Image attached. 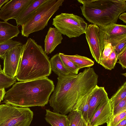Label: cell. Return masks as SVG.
I'll list each match as a JSON object with an SVG mask.
<instances>
[{"mask_svg":"<svg viewBox=\"0 0 126 126\" xmlns=\"http://www.w3.org/2000/svg\"><path fill=\"white\" fill-rule=\"evenodd\" d=\"M126 118L123 120L116 126H126Z\"/></svg>","mask_w":126,"mask_h":126,"instance_id":"obj_34","label":"cell"},{"mask_svg":"<svg viewBox=\"0 0 126 126\" xmlns=\"http://www.w3.org/2000/svg\"><path fill=\"white\" fill-rule=\"evenodd\" d=\"M109 99L102 102L88 122L89 126H99L107 123L111 116Z\"/></svg>","mask_w":126,"mask_h":126,"instance_id":"obj_12","label":"cell"},{"mask_svg":"<svg viewBox=\"0 0 126 126\" xmlns=\"http://www.w3.org/2000/svg\"><path fill=\"white\" fill-rule=\"evenodd\" d=\"M92 91L82 101L78 110L81 111L83 118L88 123V115L89 108V102L92 94Z\"/></svg>","mask_w":126,"mask_h":126,"instance_id":"obj_26","label":"cell"},{"mask_svg":"<svg viewBox=\"0 0 126 126\" xmlns=\"http://www.w3.org/2000/svg\"><path fill=\"white\" fill-rule=\"evenodd\" d=\"M114 49L113 47L110 43H109L105 45L102 53V58L104 59L107 58Z\"/></svg>","mask_w":126,"mask_h":126,"instance_id":"obj_31","label":"cell"},{"mask_svg":"<svg viewBox=\"0 0 126 126\" xmlns=\"http://www.w3.org/2000/svg\"><path fill=\"white\" fill-rule=\"evenodd\" d=\"M109 99L104 87L96 85L92 91L89 100L88 122L101 104Z\"/></svg>","mask_w":126,"mask_h":126,"instance_id":"obj_13","label":"cell"},{"mask_svg":"<svg viewBox=\"0 0 126 126\" xmlns=\"http://www.w3.org/2000/svg\"><path fill=\"white\" fill-rule=\"evenodd\" d=\"M59 54L64 67L70 75H77L80 69L64 53H59Z\"/></svg>","mask_w":126,"mask_h":126,"instance_id":"obj_22","label":"cell"},{"mask_svg":"<svg viewBox=\"0 0 126 126\" xmlns=\"http://www.w3.org/2000/svg\"><path fill=\"white\" fill-rule=\"evenodd\" d=\"M6 92L4 88L0 89V98L4 97Z\"/></svg>","mask_w":126,"mask_h":126,"instance_id":"obj_35","label":"cell"},{"mask_svg":"<svg viewBox=\"0 0 126 126\" xmlns=\"http://www.w3.org/2000/svg\"><path fill=\"white\" fill-rule=\"evenodd\" d=\"M77 126H89L88 123L84 119L83 117L80 121Z\"/></svg>","mask_w":126,"mask_h":126,"instance_id":"obj_32","label":"cell"},{"mask_svg":"<svg viewBox=\"0 0 126 126\" xmlns=\"http://www.w3.org/2000/svg\"><path fill=\"white\" fill-rule=\"evenodd\" d=\"M126 73H125L122 74L123 75L125 76V77H126Z\"/></svg>","mask_w":126,"mask_h":126,"instance_id":"obj_39","label":"cell"},{"mask_svg":"<svg viewBox=\"0 0 126 126\" xmlns=\"http://www.w3.org/2000/svg\"><path fill=\"white\" fill-rule=\"evenodd\" d=\"M126 109V97L112 109V116L115 115Z\"/></svg>","mask_w":126,"mask_h":126,"instance_id":"obj_29","label":"cell"},{"mask_svg":"<svg viewBox=\"0 0 126 126\" xmlns=\"http://www.w3.org/2000/svg\"><path fill=\"white\" fill-rule=\"evenodd\" d=\"M120 19L122 20L123 22L126 24V12L123 13L121 14L119 17Z\"/></svg>","mask_w":126,"mask_h":126,"instance_id":"obj_33","label":"cell"},{"mask_svg":"<svg viewBox=\"0 0 126 126\" xmlns=\"http://www.w3.org/2000/svg\"><path fill=\"white\" fill-rule=\"evenodd\" d=\"M19 33L17 26L13 25L6 21H0V43L17 37Z\"/></svg>","mask_w":126,"mask_h":126,"instance_id":"obj_15","label":"cell"},{"mask_svg":"<svg viewBox=\"0 0 126 126\" xmlns=\"http://www.w3.org/2000/svg\"><path fill=\"white\" fill-rule=\"evenodd\" d=\"M63 39L62 33L55 28L50 27L44 40V51L47 54L51 53Z\"/></svg>","mask_w":126,"mask_h":126,"instance_id":"obj_14","label":"cell"},{"mask_svg":"<svg viewBox=\"0 0 126 126\" xmlns=\"http://www.w3.org/2000/svg\"><path fill=\"white\" fill-rule=\"evenodd\" d=\"M3 97H2L0 98V104L2 101L3 100Z\"/></svg>","mask_w":126,"mask_h":126,"instance_id":"obj_38","label":"cell"},{"mask_svg":"<svg viewBox=\"0 0 126 126\" xmlns=\"http://www.w3.org/2000/svg\"><path fill=\"white\" fill-rule=\"evenodd\" d=\"M23 50V45L17 46L6 52L3 60L2 72L7 76L15 78L19 68Z\"/></svg>","mask_w":126,"mask_h":126,"instance_id":"obj_9","label":"cell"},{"mask_svg":"<svg viewBox=\"0 0 126 126\" xmlns=\"http://www.w3.org/2000/svg\"><path fill=\"white\" fill-rule=\"evenodd\" d=\"M99 32V27L92 24L87 26L85 33L91 54L95 61L99 64L102 58Z\"/></svg>","mask_w":126,"mask_h":126,"instance_id":"obj_11","label":"cell"},{"mask_svg":"<svg viewBox=\"0 0 126 126\" xmlns=\"http://www.w3.org/2000/svg\"><path fill=\"white\" fill-rule=\"evenodd\" d=\"M54 89L53 81L47 77L16 82L6 92L3 103L24 108L43 107Z\"/></svg>","mask_w":126,"mask_h":126,"instance_id":"obj_2","label":"cell"},{"mask_svg":"<svg viewBox=\"0 0 126 126\" xmlns=\"http://www.w3.org/2000/svg\"><path fill=\"white\" fill-rule=\"evenodd\" d=\"M46 0H33L15 19L17 26H21L30 17L33 13Z\"/></svg>","mask_w":126,"mask_h":126,"instance_id":"obj_17","label":"cell"},{"mask_svg":"<svg viewBox=\"0 0 126 126\" xmlns=\"http://www.w3.org/2000/svg\"><path fill=\"white\" fill-rule=\"evenodd\" d=\"M10 0H0V9H1L2 5L6 3Z\"/></svg>","mask_w":126,"mask_h":126,"instance_id":"obj_36","label":"cell"},{"mask_svg":"<svg viewBox=\"0 0 126 126\" xmlns=\"http://www.w3.org/2000/svg\"><path fill=\"white\" fill-rule=\"evenodd\" d=\"M67 117L69 121L68 126H77L83 116L81 111L75 110L70 112Z\"/></svg>","mask_w":126,"mask_h":126,"instance_id":"obj_23","label":"cell"},{"mask_svg":"<svg viewBox=\"0 0 126 126\" xmlns=\"http://www.w3.org/2000/svg\"><path fill=\"white\" fill-rule=\"evenodd\" d=\"M45 119L52 126H68L67 116L46 110Z\"/></svg>","mask_w":126,"mask_h":126,"instance_id":"obj_16","label":"cell"},{"mask_svg":"<svg viewBox=\"0 0 126 126\" xmlns=\"http://www.w3.org/2000/svg\"><path fill=\"white\" fill-rule=\"evenodd\" d=\"M2 72V70L1 68V65L0 62V73Z\"/></svg>","mask_w":126,"mask_h":126,"instance_id":"obj_37","label":"cell"},{"mask_svg":"<svg viewBox=\"0 0 126 126\" xmlns=\"http://www.w3.org/2000/svg\"><path fill=\"white\" fill-rule=\"evenodd\" d=\"M126 97V82H125L109 99L111 109Z\"/></svg>","mask_w":126,"mask_h":126,"instance_id":"obj_20","label":"cell"},{"mask_svg":"<svg viewBox=\"0 0 126 126\" xmlns=\"http://www.w3.org/2000/svg\"><path fill=\"white\" fill-rule=\"evenodd\" d=\"M82 15L99 27L116 24L120 15L126 11V0H78Z\"/></svg>","mask_w":126,"mask_h":126,"instance_id":"obj_4","label":"cell"},{"mask_svg":"<svg viewBox=\"0 0 126 126\" xmlns=\"http://www.w3.org/2000/svg\"><path fill=\"white\" fill-rule=\"evenodd\" d=\"M64 1V0H46L21 25L22 35L28 37L31 33L43 30Z\"/></svg>","mask_w":126,"mask_h":126,"instance_id":"obj_5","label":"cell"},{"mask_svg":"<svg viewBox=\"0 0 126 126\" xmlns=\"http://www.w3.org/2000/svg\"><path fill=\"white\" fill-rule=\"evenodd\" d=\"M99 34L102 52L106 44H112L126 38V26L114 24L99 27Z\"/></svg>","mask_w":126,"mask_h":126,"instance_id":"obj_8","label":"cell"},{"mask_svg":"<svg viewBox=\"0 0 126 126\" xmlns=\"http://www.w3.org/2000/svg\"><path fill=\"white\" fill-rule=\"evenodd\" d=\"M118 57L114 49L107 58L104 59L102 58L99 64L105 69L111 70L114 68L117 62Z\"/></svg>","mask_w":126,"mask_h":126,"instance_id":"obj_21","label":"cell"},{"mask_svg":"<svg viewBox=\"0 0 126 126\" xmlns=\"http://www.w3.org/2000/svg\"><path fill=\"white\" fill-rule=\"evenodd\" d=\"M23 50L15 78L24 81L47 77L51 73L49 57L42 46L33 39H28Z\"/></svg>","mask_w":126,"mask_h":126,"instance_id":"obj_3","label":"cell"},{"mask_svg":"<svg viewBox=\"0 0 126 126\" xmlns=\"http://www.w3.org/2000/svg\"><path fill=\"white\" fill-rule=\"evenodd\" d=\"M58 76L57 85L49 102L53 112L66 115L78 110L83 100L97 85L98 77L91 67L77 75Z\"/></svg>","mask_w":126,"mask_h":126,"instance_id":"obj_1","label":"cell"},{"mask_svg":"<svg viewBox=\"0 0 126 126\" xmlns=\"http://www.w3.org/2000/svg\"><path fill=\"white\" fill-rule=\"evenodd\" d=\"M126 118V109L117 114L111 116L107 123V126H116L121 121Z\"/></svg>","mask_w":126,"mask_h":126,"instance_id":"obj_27","label":"cell"},{"mask_svg":"<svg viewBox=\"0 0 126 126\" xmlns=\"http://www.w3.org/2000/svg\"><path fill=\"white\" fill-rule=\"evenodd\" d=\"M22 44V43L19 42L12 39L0 43L1 59H2V56L6 52L15 47Z\"/></svg>","mask_w":126,"mask_h":126,"instance_id":"obj_24","label":"cell"},{"mask_svg":"<svg viewBox=\"0 0 126 126\" xmlns=\"http://www.w3.org/2000/svg\"><path fill=\"white\" fill-rule=\"evenodd\" d=\"M33 112L29 108L0 105V126H30Z\"/></svg>","mask_w":126,"mask_h":126,"instance_id":"obj_6","label":"cell"},{"mask_svg":"<svg viewBox=\"0 0 126 126\" xmlns=\"http://www.w3.org/2000/svg\"><path fill=\"white\" fill-rule=\"evenodd\" d=\"M65 55L79 69L84 67H91L94 64V62L92 60L85 56L77 54L74 55Z\"/></svg>","mask_w":126,"mask_h":126,"instance_id":"obj_19","label":"cell"},{"mask_svg":"<svg viewBox=\"0 0 126 126\" xmlns=\"http://www.w3.org/2000/svg\"><path fill=\"white\" fill-rule=\"evenodd\" d=\"M51 70L58 75H70L64 67L59 54L53 56L50 60Z\"/></svg>","mask_w":126,"mask_h":126,"instance_id":"obj_18","label":"cell"},{"mask_svg":"<svg viewBox=\"0 0 126 126\" xmlns=\"http://www.w3.org/2000/svg\"><path fill=\"white\" fill-rule=\"evenodd\" d=\"M33 0H11L3 6L0 10V19L7 21L15 19L22 11Z\"/></svg>","mask_w":126,"mask_h":126,"instance_id":"obj_10","label":"cell"},{"mask_svg":"<svg viewBox=\"0 0 126 126\" xmlns=\"http://www.w3.org/2000/svg\"><path fill=\"white\" fill-rule=\"evenodd\" d=\"M112 46L113 47L114 51L118 56L123 49L126 47V38L118 41Z\"/></svg>","mask_w":126,"mask_h":126,"instance_id":"obj_28","label":"cell"},{"mask_svg":"<svg viewBox=\"0 0 126 126\" xmlns=\"http://www.w3.org/2000/svg\"><path fill=\"white\" fill-rule=\"evenodd\" d=\"M52 25L69 38L85 33L87 24L82 18L73 14L62 13L53 19Z\"/></svg>","mask_w":126,"mask_h":126,"instance_id":"obj_7","label":"cell"},{"mask_svg":"<svg viewBox=\"0 0 126 126\" xmlns=\"http://www.w3.org/2000/svg\"><path fill=\"white\" fill-rule=\"evenodd\" d=\"M15 78H10L3 72L0 73V89L9 88L16 82Z\"/></svg>","mask_w":126,"mask_h":126,"instance_id":"obj_25","label":"cell"},{"mask_svg":"<svg viewBox=\"0 0 126 126\" xmlns=\"http://www.w3.org/2000/svg\"><path fill=\"white\" fill-rule=\"evenodd\" d=\"M117 63L120 64L123 69L126 68V47H125L118 56Z\"/></svg>","mask_w":126,"mask_h":126,"instance_id":"obj_30","label":"cell"}]
</instances>
